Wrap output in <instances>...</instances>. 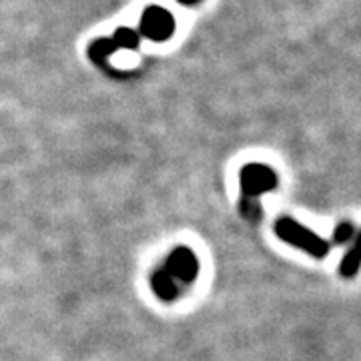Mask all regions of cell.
Segmentation results:
<instances>
[{
	"label": "cell",
	"instance_id": "obj_2",
	"mask_svg": "<svg viewBox=\"0 0 361 361\" xmlns=\"http://www.w3.org/2000/svg\"><path fill=\"white\" fill-rule=\"evenodd\" d=\"M279 185L277 173L263 163H247L245 167L239 171V215L251 223L257 225L263 219V207L261 197L269 191H275Z\"/></svg>",
	"mask_w": 361,
	"mask_h": 361
},
{
	"label": "cell",
	"instance_id": "obj_1",
	"mask_svg": "<svg viewBox=\"0 0 361 361\" xmlns=\"http://www.w3.org/2000/svg\"><path fill=\"white\" fill-rule=\"evenodd\" d=\"M199 275V259L191 249L177 247L169 253L165 261L153 271L151 287L161 301L173 303L189 291Z\"/></svg>",
	"mask_w": 361,
	"mask_h": 361
},
{
	"label": "cell",
	"instance_id": "obj_4",
	"mask_svg": "<svg viewBox=\"0 0 361 361\" xmlns=\"http://www.w3.org/2000/svg\"><path fill=\"white\" fill-rule=\"evenodd\" d=\"M175 30V20L169 11L161 6H149L141 16V30L139 35H145L151 40H167Z\"/></svg>",
	"mask_w": 361,
	"mask_h": 361
},
{
	"label": "cell",
	"instance_id": "obj_9",
	"mask_svg": "<svg viewBox=\"0 0 361 361\" xmlns=\"http://www.w3.org/2000/svg\"><path fill=\"white\" fill-rule=\"evenodd\" d=\"M179 2H183V4H197L199 0H179Z\"/></svg>",
	"mask_w": 361,
	"mask_h": 361
},
{
	"label": "cell",
	"instance_id": "obj_5",
	"mask_svg": "<svg viewBox=\"0 0 361 361\" xmlns=\"http://www.w3.org/2000/svg\"><path fill=\"white\" fill-rule=\"evenodd\" d=\"M360 269H361V231H357L355 233V237H353V241H351V245H349L345 257L341 259V263H339V275H341L343 279H353V277H357Z\"/></svg>",
	"mask_w": 361,
	"mask_h": 361
},
{
	"label": "cell",
	"instance_id": "obj_8",
	"mask_svg": "<svg viewBox=\"0 0 361 361\" xmlns=\"http://www.w3.org/2000/svg\"><path fill=\"white\" fill-rule=\"evenodd\" d=\"M355 225L351 223V221H341L339 225H337L336 229H334V237L329 239V243L331 245H348L353 241V237H355Z\"/></svg>",
	"mask_w": 361,
	"mask_h": 361
},
{
	"label": "cell",
	"instance_id": "obj_3",
	"mask_svg": "<svg viewBox=\"0 0 361 361\" xmlns=\"http://www.w3.org/2000/svg\"><path fill=\"white\" fill-rule=\"evenodd\" d=\"M273 231L283 243L295 247L299 251H305L313 259H325L331 251V243L327 239H322L317 233L311 231L291 217L277 219V223L273 225Z\"/></svg>",
	"mask_w": 361,
	"mask_h": 361
},
{
	"label": "cell",
	"instance_id": "obj_6",
	"mask_svg": "<svg viewBox=\"0 0 361 361\" xmlns=\"http://www.w3.org/2000/svg\"><path fill=\"white\" fill-rule=\"evenodd\" d=\"M115 51H118V49H116V44L113 42V39H99L90 44L89 56L90 61H94V63H104Z\"/></svg>",
	"mask_w": 361,
	"mask_h": 361
},
{
	"label": "cell",
	"instance_id": "obj_7",
	"mask_svg": "<svg viewBox=\"0 0 361 361\" xmlns=\"http://www.w3.org/2000/svg\"><path fill=\"white\" fill-rule=\"evenodd\" d=\"M113 42L116 44V49H129V51H135V49L139 47V30L129 28V26H121V28H116Z\"/></svg>",
	"mask_w": 361,
	"mask_h": 361
}]
</instances>
